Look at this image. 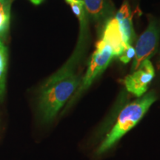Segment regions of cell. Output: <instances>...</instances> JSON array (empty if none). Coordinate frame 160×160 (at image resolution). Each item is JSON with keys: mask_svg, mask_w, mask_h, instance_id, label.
<instances>
[{"mask_svg": "<svg viewBox=\"0 0 160 160\" xmlns=\"http://www.w3.org/2000/svg\"><path fill=\"white\" fill-rule=\"evenodd\" d=\"M79 42L68 61L42 86L38 110L43 122H51L79 88L82 79L76 72V66L83 52L82 45Z\"/></svg>", "mask_w": 160, "mask_h": 160, "instance_id": "6da1fadb", "label": "cell"}, {"mask_svg": "<svg viewBox=\"0 0 160 160\" xmlns=\"http://www.w3.org/2000/svg\"><path fill=\"white\" fill-rule=\"evenodd\" d=\"M157 100L154 91L144 94L142 97L126 105L120 112L116 124L108 133L97 150V154H102L133 128L144 117L150 107Z\"/></svg>", "mask_w": 160, "mask_h": 160, "instance_id": "7a4b0ae2", "label": "cell"}, {"mask_svg": "<svg viewBox=\"0 0 160 160\" xmlns=\"http://www.w3.org/2000/svg\"><path fill=\"white\" fill-rule=\"evenodd\" d=\"M113 57L114 55L111 46L103 40L100 39L96 45V50L92 55L85 77L82 79L73 97H72L70 104L91 87L96 78L105 71Z\"/></svg>", "mask_w": 160, "mask_h": 160, "instance_id": "3957f363", "label": "cell"}, {"mask_svg": "<svg viewBox=\"0 0 160 160\" xmlns=\"http://www.w3.org/2000/svg\"><path fill=\"white\" fill-rule=\"evenodd\" d=\"M160 39V25L157 20H150L148 28L140 36L135 47V57L131 66L132 71L139 68L141 64L150 59L157 51Z\"/></svg>", "mask_w": 160, "mask_h": 160, "instance_id": "277c9868", "label": "cell"}, {"mask_svg": "<svg viewBox=\"0 0 160 160\" xmlns=\"http://www.w3.org/2000/svg\"><path fill=\"white\" fill-rule=\"evenodd\" d=\"M155 77L154 68L150 59L144 61L137 71L125 79V83L128 91L137 97L145 94L150 83Z\"/></svg>", "mask_w": 160, "mask_h": 160, "instance_id": "5b68a950", "label": "cell"}, {"mask_svg": "<svg viewBox=\"0 0 160 160\" xmlns=\"http://www.w3.org/2000/svg\"><path fill=\"white\" fill-rule=\"evenodd\" d=\"M87 15L98 24L105 26L114 17L115 6L111 0H83Z\"/></svg>", "mask_w": 160, "mask_h": 160, "instance_id": "8992f818", "label": "cell"}, {"mask_svg": "<svg viewBox=\"0 0 160 160\" xmlns=\"http://www.w3.org/2000/svg\"><path fill=\"white\" fill-rule=\"evenodd\" d=\"M101 39L111 46L114 57H119L127 47L124 42L119 23L115 17L108 20L104 26Z\"/></svg>", "mask_w": 160, "mask_h": 160, "instance_id": "52a82bcc", "label": "cell"}, {"mask_svg": "<svg viewBox=\"0 0 160 160\" xmlns=\"http://www.w3.org/2000/svg\"><path fill=\"white\" fill-rule=\"evenodd\" d=\"M115 19L119 23L125 45H132L135 39V33L132 22V15L128 1H125L120 9L115 14Z\"/></svg>", "mask_w": 160, "mask_h": 160, "instance_id": "ba28073f", "label": "cell"}, {"mask_svg": "<svg viewBox=\"0 0 160 160\" xmlns=\"http://www.w3.org/2000/svg\"><path fill=\"white\" fill-rule=\"evenodd\" d=\"M8 52L7 48L0 38V102L3 99L5 91V80L7 73Z\"/></svg>", "mask_w": 160, "mask_h": 160, "instance_id": "9c48e42d", "label": "cell"}, {"mask_svg": "<svg viewBox=\"0 0 160 160\" xmlns=\"http://www.w3.org/2000/svg\"><path fill=\"white\" fill-rule=\"evenodd\" d=\"M67 4L71 6L76 17L80 22V33H85L86 24H87V13H86L85 5L82 1L78 0H65Z\"/></svg>", "mask_w": 160, "mask_h": 160, "instance_id": "30bf717a", "label": "cell"}, {"mask_svg": "<svg viewBox=\"0 0 160 160\" xmlns=\"http://www.w3.org/2000/svg\"><path fill=\"white\" fill-rule=\"evenodd\" d=\"M11 0L0 1V37L5 38L10 23Z\"/></svg>", "mask_w": 160, "mask_h": 160, "instance_id": "8fae6325", "label": "cell"}, {"mask_svg": "<svg viewBox=\"0 0 160 160\" xmlns=\"http://www.w3.org/2000/svg\"><path fill=\"white\" fill-rule=\"evenodd\" d=\"M135 55L136 53L134 48L132 45H128L127 47L125 48V51H124L123 53L119 56V58L122 62L127 64L133 58L135 57Z\"/></svg>", "mask_w": 160, "mask_h": 160, "instance_id": "7c38bea8", "label": "cell"}, {"mask_svg": "<svg viewBox=\"0 0 160 160\" xmlns=\"http://www.w3.org/2000/svg\"><path fill=\"white\" fill-rule=\"evenodd\" d=\"M30 2H31L33 4V5H39L41 4L42 2L44 1V0H29Z\"/></svg>", "mask_w": 160, "mask_h": 160, "instance_id": "4fadbf2b", "label": "cell"}, {"mask_svg": "<svg viewBox=\"0 0 160 160\" xmlns=\"http://www.w3.org/2000/svg\"><path fill=\"white\" fill-rule=\"evenodd\" d=\"M78 1H82V2H83V0H78Z\"/></svg>", "mask_w": 160, "mask_h": 160, "instance_id": "5bb4252c", "label": "cell"}, {"mask_svg": "<svg viewBox=\"0 0 160 160\" xmlns=\"http://www.w3.org/2000/svg\"><path fill=\"white\" fill-rule=\"evenodd\" d=\"M0 1H1V0H0Z\"/></svg>", "mask_w": 160, "mask_h": 160, "instance_id": "9a60e30c", "label": "cell"}]
</instances>
